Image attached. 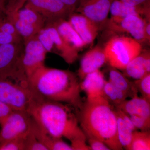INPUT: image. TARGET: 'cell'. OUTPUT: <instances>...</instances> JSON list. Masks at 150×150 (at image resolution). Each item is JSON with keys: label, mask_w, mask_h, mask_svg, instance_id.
I'll use <instances>...</instances> for the list:
<instances>
[{"label": "cell", "mask_w": 150, "mask_h": 150, "mask_svg": "<svg viewBox=\"0 0 150 150\" xmlns=\"http://www.w3.org/2000/svg\"><path fill=\"white\" fill-rule=\"evenodd\" d=\"M48 24L44 28L51 39L52 45L51 52H54L61 56L67 64H73L77 59L79 51L61 37L53 24Z\"/></svg>", "instance_id": "cell-14"}, {"label": "cell", "mask_w": 150, "mask_h": 150, "mask_svg": "<svg viewBox=\"0 0 150 150\" xmlns=\"http://www.w3.org/2000/svg\"><path fill=\"white\" fill-rule=\"evenodd\" d=\"M25 150H48L35 137L31 131V127L25 137Z\"/></svg>", "instance_id": "cell-27"}, {"label": "cell", "mask_w": 150, "mask_h": 150, "mask_svg": "<svg viewBox=\"0 0 150 150\" xmlns=\"http://www.w3.org/2000/svg\"><path fill=\"white\" fill-rule=\"evenodd\" d=\"M80 0H62L71 13L74 12Z\"/></svg>", "instance_id": "cell-35"}, {"label": "cell", "mask_w": 150, "mask_h": 150, "mask_svg": "<svg viewBox=\"0 0 150 150\" xmlns=\"http://www.w3.org/2000/svg\"><path fill=\"white\" fill-rule=\"evenodd\" d=\"M32 118L27 111L13 110L1 123L0 146L29 132Z\"/></svg>", "instance_id": "cell-7"}, {"label": "cell", "mask_w": 150, "mask_h": 150, "mask_svg": "<svg viewBox=\"0 0 150 150\" xmlns=\"http://www.w3.org/2000/svg\"><path fill=\"white\" fill-rule=\"evenodd\" d=\"M8 1L9 0H0V13H4L6 6Z\"/></svg>", "instance_id": "cell-36"}, {"label": "cell", "mask_w": 150, "mask_h": 150, "mask_svg": "<svg viewBox=\"0 0 150 150\" xmlns=\"http://www.w3.org/2000/svg\"><path fill=\"white\" fill-rule=\"evenodd\" d=\"M144 19L139 16L123 18L111 17L108 18L102 30L110 37L115 34L127 33L142 45V43H146L144 33Z\"/></svg>", "instance_id": "cell-6"}, {"label": "cell", "mask_w": 150, "mask_h": 150, "mask_svg": "<svg viewBox=\"0 0 150 150\" xmlns=\"http://www.w3.org/2000/svg\"><path fill=\"white\" fill-rule=\"evenodd\" d=\"M105 81L104 74L100 70L86 75L81 81V90L85 93L86 101L92 102L105 99L103 93Z\"/></svg>", "instance_id": "cell-15"}, {"label": "cell", "mask_w": 150, "mask_h": 150, "mask_svg": "<svg viewBox=\"0 0 150 150\" xmlns=\"http://www.w3.org/2000/svg\"><path fill=\"white\" fill-rule=\"evenodd\" d=\"M13 111L9 106L0 100V124Z\"/></svg>", "instance_id": "cell-32"}, {"label": "cell", "mask_w": 150, "mask_h": 150, "mask_svg": "<svg viewBox=\"0 0 150 150\" xmlns=\"http://www.w3.org/2000/svg\"><path fill=\"white\" fill-rule=\"evenodd\" d=\"M0 30L18 38H22L18 34L13 25L11 22L8 21L6 18L3 19L0 24Z\"/></svg>", "instance_id": "cell-29"}, {"label": "cell", "mask_w": 150, "mask_h": 150, "mask_svg": "<svg viewBox=\"0 0 150 150\" xmlns=\"http://www.w3.org/2000/svg\"><path fill=\"white\" fill-rule=\"evenodd\" d=\"M31 129L35 137L48 150H73L71 145L64 142L62 138L49 135L38 126L32 119Z\"/></svg>", "instance_id": "cell-19"}, {"label": "cell", "mask_w": 150, "mask_h": 150, "mask_svg": "<svg viewBox=\"0 0 150 150\" xmlns=\"http://www.w3.org/2000/svg\"><path fill=\"white\" fill-rule=\"evenodd\" d=\"M30 87L43 99L65 103L79 109L83 102L77 75L69 71L42 66L28 80Z\"/></svg>", "instance_id": "cell-2"}, {"label": "cell", "mask_w": 150, "mask_h": 150, "mask_svg": "<svg viewBox=\"0 0 150 150\" xmlns=\"http://www.w3.org/2000/svg\"><path fill=\"white\" fill-rule=\"evenodd\" d=\"M51 24L56 28L61 37L66 42L79 51L86 46L69 21L62 19Z\"/></svg>", "instance_id": "cell-20"}, {"label": "cell", "mask_w": 150, "mask_h": 150, "mask_svg": "<svg viewBox=\"0 0 150 150\" xmlns=\"http://www.w3.org/2000/svg\"><path fill=\"white\" fill-rule=\"evenodd\" d=\"M47 53L36 35L25 41L21 64L28 80L36 70L44 66Z\"/></svg>", "instance_id": "cell-8"}, {"label": "cell", "mask_w": 150, "mask_h": 150, "mask_svg": "<svg viewBox=\"0 0 150 150\" xmlns=\"http://www.w3.org/2000/svg\"><path fill=\"white\" fill-rule=\"evenodd\" d=\"M150 150V131H134L129 150Z\"/></svg>", "instance_id": "cell-24"}, {"label": "cell", "mask_w": 150, "mask_h": 150, "mask_svg": "<svg viewBox=\"0 0 150 150\" xmlns=\"http://www.w3.org/2000/svg\"><path fill=\"white\" fill-rule=\"evenodd\" d=\"M109 13L112 17L123 18L131 16H139L144 18L150 17V6L130 5L121 0H113Z\"/></svg>", "instance_id": "cell-17"}, {"label": "cell", "mask_w": 150, "mask_h": 150, "mask_svg": "<svg viewBox=\"0 0 150 150\" xmlns=\"http://www.w3.org/2000/svg\"><path fill=\"white\" fill-rule=\"evenodd\" d=\"M105 98L114 107L122 104L128 97L108 81H105L103 89Z\"/></svg>", "instance_id": "cell-22"}, {"label": "cell", "mask_w": 150, "mask_h": 150, "mask_svg": "<svg viewBox=\"0 0 150 150\" xmlns=\"http://www.w3.org/2000/svg\"><path fill=\"white\" fill-rule=\"evenodd\" d=\"M71 105L38 97L28 110L41 129L53 137L66 138L73 150H91L80 126L77 115Z\"/></svg>", "instance_id": "cell-1"}, {"label": "cell", "mask_w": 150, "mask_h": 150, "mask_svg": "<svg viewBox=\"0 0 150 150\" xmlns=\"http://www.w3.org/2000/svg\"><path fill=\"white\" fill-rule=\"evenodd\" d=\"M129 115H136L150 120V102L139 95L133 97L115 107Z\"/></svg>", "instance_id": "cell-18"}, {"label": "cell", "mask_w": 150, "mask_h": 150, "mask_svg": "<svg viewBox=\"0 0 150 150\" xmlns=\"http://www.w3.org/2000/svg\"><path fill=\"white\" fill-rule=\"evenodd\" d=\"M22 48L21 42L0 45V78L24 73L21 64Z\"/></svg>", "instance_id": "cell-9"}, {"label": "cell", "mask_w": 150, "mask_h": 150, "mask_svg": "<svg viewBox=\"0 0 150 150\" xmlns=\"http://www.w3.org/2000/svg\"><path fill=\"white\" fill-rule=\"evenodd\" d=\"M115 112L117 118L118 140L123 149L129 150L134 131L125 123L121 116L115 110Z\"/></svg>", "instance_id": "cell-23"}, {"label": "cell", "mask_w": 150, "mask_h": 150, "mask_svg": "<svg viewBox=\"0 0 150 150\" xmlns=\"http://www.w3.org/2000/svg\"><path fill=\"white\" fill-rule=\"evenodd\" d=\"M123 71V74L127 77L135 80L150 74L149 50L143 49L138 56L129 62Z\"/></svg>", "instance_id": "cell-16"}, {"label": "cell", "mask_w": 150, "mask_h": 150, "mask_svg": "<svg viewBox=\"0 0 150 150\" xmlns=\"http://www.w3.org/2000/svg\"><path fill=\"white\" fill-rule=\"evenodd\" d=\"M145 21L144 33L146 43L149 45L150 42V17L144 18Z\"/></svg>", "instance_id": "cell-34"}, {"label": "cell", "mask_w": 150, "mask_h": 150, "mask_svg": "<svg viewBox=\"0 0 150 150\" xmlns=\"http://www.w3.org/2000/svg\"><path fill=\"white\" fill-rule=\"evenodd\" d=\"M132 123L137 130L141 131H149L150 120L136 115H129Z\"/></svg>", "instance_id": "cell-28"}, {"label": "cell", "mask_w": 150, "mask_h": 150, "mask_svg": "<svg viewBox=\"0 0 150 150\" xmlns=\"http://www.w3.org/2000/svg\"><path fill=\"white\" fill-rule=\"evenodd\" d=\"M113 0H80L74 12L83 15L97 25L100 30L108 18Z\"/></svg>", "instance_id": "cell-11"}, {"label": "cell", "mask_w": 150, "mask_h": 150, "mask_svg": "<svg viewBox=\"0 0 150 150\" xmlns=\"http://www.w3.org/2000/svg\"><path fill=\"white\" fill-rule=\"evenodd\" d=\"M122 2L132 6H150V0H121Z\"/></svg>", "instance_id": "cell-33"}, {"label": "cell", "mask_w": 150, "mask_h": 150, "mask_svg": "<svg viewBox=\"0 0 150 150\" xmlns=\"http://www.w3.org/2000/svg\"><path fill=\"white\" fill-rule=\"evenodd\" d=\"M28 134L1 145L0 150H25V139Z\"/></svg>", "instance_id": "cell-26"}, {"label": "cell", "mask_w": 150, "mask_h": 150, "mask_svg": "<svg viewBox=\"0 0 150 150\" xmlns=\"http://www.w3.org/2000/svg\"><path fill=\"white\" fill-rule=\"evenodd\" d=\"M38 98L24 75L0 78V100L13 110L28 112Z\"/></svg>", "instance_id": "cell-4"}, {"label": "cell", "mask_w": 150, "mask_h": 150, "mask_svg": "<svg viewBox=\"0 0 150 150\" xmlns=\"http://www.w3.org/2000/svg\"><path fill=\"white\" fill-rule=\"evenodd\" d=\"M106 62L104 47L96 46L86 52L81 60L77 75L81 81L86 76L103 67Z\"/></svg>", "instance_id": "cell-12"}, {"label": "cell", "mask_w": 150, "mask_h": 150, "mask_svg": "<svg viewBox=\"0 0 150 150\" xmlns=\"http://www.w3.org/2000/svg\"><path fill=\"white\" fill-rule=\"evenodd\" d=\"M138 93L141 96L150 102V74L134 81Z\"/></svg>", "instance_id": "cell-25"}, {"label": "cell", "mask_w": 150, "mask_h": 150, "mask_svg": "<svg viewBox=\"0 0 150 150\" xmlns=\"http://www.w3.org/2000/svg\"><path fill=\"white\" fill-rule=\"evenodd\" d=\"M88 146L91 150H110V148L96 138L93 137H86Z\"/></svg>", "instance_id": "cell-30"}, {"label": "cell", "mask_w": 150, "mask_h": 150, "mask_svg": "<svg viewBox=\"0 0 150 150\" xmlns=\"http://www.w3.org/2000/svg\"><path fill=\"white\" fill-rule=\"evenodd\" d=\"M108 81L123 92L128 98H132L138 95V91L134 81H129L123 73H121L118 69L110 67Z\"/></svg>", "instance_id": "cell-21"}, {"label": "cell", "mask_w": 150, "mask_h": 150, "mask_svg": "<svg viewBox=\"0 0 150 150\" xmlns=\"http://www.w3.org/2000/svg\"><path fill=\"white\" fill-rule=\"evenodd\" d=\"M21 39L8 33L0 31V45L20 43L21 41Z\"/></svg>", "instance_id": "cell-31"}, {"label": "cell", "mask_w": 150, "mask_h": 150, "mask_svg": "<svg viewBox=\"0 0 150 150\" xmlns=\"http://www.w3.org/2000/svg\"><path fill=\"white\" fill-rule=\"evenodd\" d=\"M76 111L86 138H96L110 150L123 149L118 139L114 107L106 100L92 102L86 101Z\"/></svg>", "instance_id": "cell-3"}, {"label": "cell", "mask_w": 150, "mask_h": 150, "mask_svg": "<svg viewBox=\"0 0 150 150\" xmlns=\"http://www.w3.org/2000/svg\"><path fill=\"white\" fill-rule=\"evenodd\" d=\"M104 49L106 62L110 67L120 71H123L143 50L142 44L133 38L118 35L110 37Z\"/></svg>", "instance_id": "cell-5"}, {"label": "cell", "mask_w": 150, "mask_h": 150, "mask_svg": "<svg viewBox=\"0 0 150 150\" xmlns=\"http://www.w3.org/2000/svg\"><path fill=\"white\" fill-rule=\"evenodd\" d=\"M26 1L25 6L39 13L48 24L66 19L71 14L62 0H26Z\"/></svg>", "instance_id": "cell-10"}, {"label": "cell", "mask_w": 150, "mask_h": 150, "mask_svg": "<svg viewBox=\"0 0 150 150\" xmlns=\"http://www.w3.org/2000/svg\"><path fill=\"white\" fill-rule=\"evenodd\" d=\"M68 18V21L86 45L88 46L93 43L100 30L97 25L78 13H72Z\"/></svg>", "instance_id": "cell-13"}]
</instances>
